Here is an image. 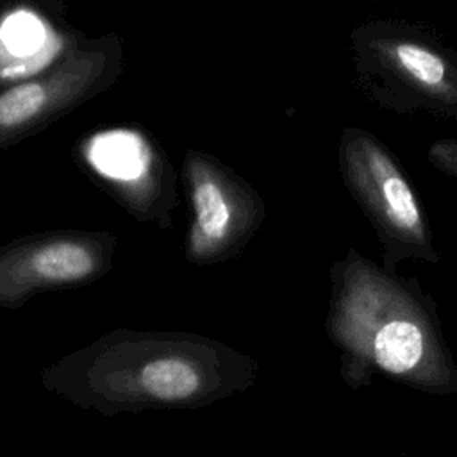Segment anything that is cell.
I'll return each instance as SVG.
<instances>
[{
    "label": "cell",
    "mask_w": 457,
    "mask_h": 457,
    "mask_svg": "<svg viewBox=\"0 0 457 457\" xmlns=\"http://www.w3.org/2000/svg\"><path fill=\"white\" fill-rule=\"evenodd\" d=\"M95 268L91 248L79 241H54L36 246L9 268L14 289L21 286L62 284L87 277Z\"/></svg>",
    "instance_id": "obj_1"
},
{
    "label": "cell",
    "mask_w": 457,
    "mask_h": 457,
    "mask_svg": "<svg viewBox=\"0 0 457 457\" xmlns=\"http://www.w3.org/2000/svg\"><path fill=\"white\" fill-rule=\"evenodd\" d=\"M423 357V336L420 328L403 320L384 325L373 341V359L387 373L405 375L414 371Z\"/></svg>",
    "instance_id": "obj_2"
},
{
    "label": "cell",
    "mask_w": 457,
    "mask_h": 457,
    "mask_svg": "<svg viewBox=\"0 0 457 457\" xmlns=\"http://www.w3.org/2000/svg\"><path fill=\"white\" fill-rule=\"evenodd\" d=\"M91 161L109 177L132 179L145 166V146L132 132H107L91 145Z\"/></svg>",
    "instance_id": "obj_3"
},
{
    "label": "cell",
    "mask_w": 457,
    "mask_h": 457,
    "mask_svg": "<svg viewBox=\"0 0 457 457\" xmlns=\"http://www.w3.org/2000/svg\"><path fill=\"white\" fill-rule=\"evenodd\" d=\"M141 386L155 398L180 400L191 396L198 389L200 378L189 362L168 357L152 361L143 368Z\"/></svg>",
    "instance_id": "obj_4"
},
{
    "label": "cell",
    "mask_w": 457,
    "mask_h": 457,
    "mask_svg": "<svg viewBox=\"0 0 457 457\" xmlns=\"http://www.w3.org/2000/svg\"><path fill=\"white\" fill-rule=\"evenodd\" d=\"M193 205L196 214L195 228L204 241H221L230 227V205L214 180L202 179L195 182Z\"/></svg>",
    "instance_id": "obj_5"
},
{
    "label": "cell",
    "mask_w": 457,
    "mask_h": 457,
    "mask_svg": "<svg viewBox=\"0 0 457 457\" xmlns=\"http://www.w3.org/2000/svg\"><path fill=\"white\" fill-rule=\"evenodd\" d=\"M46 89L37 82L14 86L0 95V129H14L30 121L46 104Z\"/></svg>",
    "instance_id": "obj_6"
},
{
    "label": "cell",
    "mask_w": 457,
    "mask_h": 457,
    "mask_svg": "<svg viewBox=\"0 0 457 457\" xmlns=\"http://www.w3.org/2000/svg\"><path fill=\"white\" fill-rule=\"evenodd\" d=\"M400 62L405 66L409 73H412L416 79H420L425 84H437L445 77V64L439 57L434 54L411 45L403 43L396 50Z\"/></svg>",
    "instance_id": "obj_7"
},
{
    "label": "cell",
    "mask_w": 457,
    "mask_h": 457,
    "mask_svg": "<svg viewBox=\"0 0 457 457\" xmlns=\"http://www.w3.org/2000/svg\"><path fill=\"white\" fill-rule=\"evenodd\" d=\"M382 191L387 200L391 218L402 227H407V228L416 227L420 214L414 204V196L407 187V184L400 177L393 175L386 179V182L382 184Z\"/></svg>",
    "instance_id": "obj_8"
},
{
    "label": "cell",
    "mask_w": 457,
    "mask_h": 457,
    "mask_svg": "<svg viewBox=\"0 0 457 457\" xmlns=\"http://www.w3.org/2000/svg\"><path fill=\"white\" fill-rule=\"evenodd\" d=\"M43 37V30L37 20L29 14H16L4 25V39L12 52H30Z\"/></svg>",
    "instance_id": "obj_9"
}]
</instances>
